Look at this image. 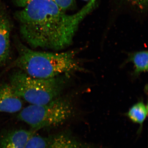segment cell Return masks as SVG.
<instances>
[{
    "mask_svg": "<svg viewBox=\"0 0 148 148\" xmlns=\"http://www.w3.org/2000/svg\"><path fill=\"white\" fill-rule=\"evenodd\" d=\"M99 0H89L78 11L68 14L53 0H19L15 14L21 36L32 49L54 51L73 43L80 24L95 8Z\"/></svg>",
    "mask_w": 148,
    "mask_h": 148,
    "instance_id": "1",
    "label": "cell"
},
{
    "mask_svg": "<svg viewBox=\"0 0 148 148\" xmlns=\"http://www.w3.org/2000/svg\"><path fill=\"white\" fill-rule=\"evenodd\" d=\"M16 47L18 56L14 65L30 76L49 79L84 71L76 58V51L59 53L38 51L21 42L17 43Z\"/></svg>",
    "mask_w": 148,
    "mask_h": 148,
    "instance_id": "2",
    "label": "cell"
},
{
    "mask_svg": "<svg viewBox=\"0 0 148 148\" xmlns=\"http://www.w3.org/2000/svg\"><path fill=\"white\" fill-rule=\"evenodd\" d=\"M68 76L69 75L52 78H37L18 70L12 74L9 84L23 101L30 105H42L59 97Z\"/></svg>",
    "mask_w": 148,
    "mask_h": 148,
    "instance_id": "3",
    "label": "cell"
},
{
    "mask_svg": "<svg viewBox=\"0 0 148 148\" xmlns=\"http://www.w3.org/2000/svg\"><path fill=\"white\" fill-rule=\"evenodd\" d=\"M75 110L68 99L60 97L46 104L32 105L22 108L17 118L30 126L36 132L43 129L55 128L73 117Z\"/></svg>",
    "mask_w": 148,
    "mask_h": 148,
    "instance_id": "4",
    "label": "cell"
},
{
    "mask_svg": "<svg viewBox=\"0 0 148 148\" xmlns=\"http://www.w3.org/2000/svg\"><path fill=\"white\" fill-rule=\"evenodd\" d=\"M94 143L77 138L71 130H63L53 134L42 136L35 132L29 138L26 148H98Z\"/></svg>",
    "mask_w": 148,
    "mask_h": 148,
    "instance_id": "5",
    "label": "cell"
},
{
    "mask_svg": "<svg viewBox=\"0 0 148 148\" xmlns=\"http://www.w3.org/2000/svg\"><path fill=\"white\" fill-rule=\"evenodd\" d=\"M11 24L3 5L0 3V66L5 63L10 51Z\"/></svg>",
    "mask_w": 148,
    "mask_h": 148,
    "instance_id": "6",
    "label": "cell"
},
{
    "mask_svg": "<svg viewBox=\"0 0 148 148\" xmlns=\"http://www.w3.org/2000/svg\"><path fill=\"white\" fill-rule=\"evenodd\" d=\"M23 101L10 84H0V113H14L23 108Z\"/></svg>",
    "mask_w": 148,
    "mask_h": 148,
    "instance_id": "7",
    "label": "cell"
},
{
    "mask_svg": "<svg viewBox=\"0 0 148 148\" xmlns=\"http://www.w3.org/2000/svg\"><path fill=\"white\" fill-rule=\"evenodd\" d=\"M35 132L22 129L3 132L0 137V148H26L29 138Z\"/></svg>",
    "mask_w": 148,
    "mask_h": 148,
    "instance_id": "8",
    "label": "cell"
},
{
    "mask_svg": "<svg viewBox=\"0 0 148 148\" xmlns=\"http://www.w3.org/2000/svg\"><path fill=\"white\" fill-rule=\"evenodd\" d=\"M148 106L143 101H140L133 105L125 115L133 123L139 125L137 135L142 133L144 123L148 116Z\"/></svg>",
    "mask_w": 148,
    "mask_h": 148,
    "instance_id": "9",
    "label": "cell"
},
{
    "mask_svg": "<svg viewBox=\"0 0 148 148\" xmlns=\"http://www.w3.org/2000/svg\"><path fill=\"white\" fill-rule=\"evenodd\" d=\"M127 62H132L134 65L133 74L135 76L147 72L148 55L147 51H141L129 53Z\"/></svg>",
    "mask_w": 148,
    "mask_h": 148,
    "instance_id": "10",
    "label": "cell"
},
{
    "mask_svg": "<svg viewBox=\"0 0 148 148\" xmlns=\"http://www.w3.org/2000/svg\"><path fill=\"white\" fill-rule=\"evenodd\" d=\"M55 3L62 9L66 11L73 6L75 0H54Z\"/></svg>",
    "mask_w": 148,
    "mask_h": 148,
    "instance_id": "11",
    "label": "cell"
},
{
    "mask_svg": "<svg viewBox=\"0 0 148 148\" xmlns=\"http://www.w3.org/2000/svg\"><path fill=\"white\" fill-rule=\"evenodd\" d=\"M133 5L141 10H145L147 8L148 0H127Z\"/></svg>",
    "mask_w": 148,
    "mask_h": 148,
    "instance_id": "12",
    "label": "cell"
},
{
    "mask_svg": "<svg viewBox=\"0 0 148 148\" xmlns=\"http://www.w3.org/2000/svg\"><path fill=\"white\" fill-rule=\"evenodd\" d=\"M19 1V0H14V1H15V2L16 1ZM53 1H54V0H53Z\"/></svg>",
    "mask_w": 148,
    "mask_h": 148,
    "instance_id": "13",
    "label": "cell"
}]
</instances>
